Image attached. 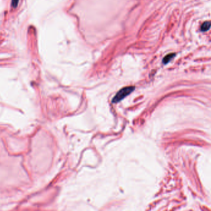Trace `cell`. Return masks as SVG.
Returning <instances> with one entry per match:
<instances>
[{
	"label": "cell",
	"instance_id": "6da1fadb",
	"mask_svg": "<svg viewBox=\"0 0 211 211\" xmlns=\"http://www.w3.org/2000/svg\"><path fill=\"white\" fill-rule=\"evenodd\" d=\"M135 89V87L133 86L126 87L121 89L120 91L117 92L114 98L112 100V103L115 104L120 102L123 98H124L126 96L129 95L132 92H133Z\"/></svg>",
	"mask_w": 211,
	"mask_h": 211
},
{
	"label": "cell",
	"instance_id": "7a4b0ae2",
	"mask_svg": "<svg viewBox=\"0 0 211 211\" xmlns=\"http://www.w3.org/2000/svg\"><path fill=\"white\" fill-rule=\"evenodd\" d=\"M210 22L209 21H206L203 24V25L201 27V30L203 32L207 31L210 29Z\"/></svg>",
	"mask_w": 211,
	"mask_h": 211
},
{
	"label": "cell",
	"instance_id": "3957f363",
	"mask_svg": "<svg viewBox=\"0 0 211 211\" xmlns=\"http://www.w3.org/2000/svg\"><path fill=\"white\" fill-rule=\"evenodd\" d=\"M175 53H172V54H169L166 56H165V58H163V62L164 64H166L168 62H169L170 60H172V58H173L175 57Z\"/></svg>",
	"mask_w": 211,
	"mask_h": 211
},
{
	"label": "cell",
	"instance_id": "277c9868",
	"mask_svg": "<svg viewBox=\"0 0 211 211\" xmlns=\"http://www.w3.org/2000/svg\"><path fill=\"white\" fill-rule=\"evenodd\" d=\"M19 0H12V6L13 8H16L18 6Z\"/></svg>",
	"mask_w": 211,
	"mask_h": 211
}]
</instances>
